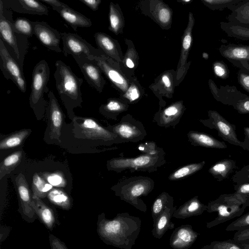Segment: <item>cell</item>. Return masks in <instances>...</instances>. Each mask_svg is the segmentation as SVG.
<instances>
[{
  "mask_svg": "<svg viewBox=\"0 0 249 249\" xmlns=\"http://www.w3.org/2000/svg\"><path fill=\"white\" fill-rule=\"evenodd\" d=\"M142 221L128 213H118L113 219L104 213L98 216L97 232L106 244L121 249H132L139 235Z\"/></svg>",
  "mask_w": 249,
  "mask_h": 249,
  "instance_id": "1",
  "label": "cell"
},
{
  "mask_svg": "<svg viewBox=\"0 0 249 249\" xmlns=\"http://www.w3.org/2000/svg\"><path fill=\"white\" fill-rule=\"evenodd\" d=\"M53 74L55 87L60 98L67 107L80 105L82 102L81 87L83 82L71 67L60 60L55 61Z\"/></svg>",
  "mask_w": 249,
  "mask_h": 249,
  "instance_id": "2",
  "label": "cell"
},
{
  "mask_svg": "<svg viewBox=\"0 0 249 249\" xmlns=\"http://www.w3.org/2000/svg\"><path fill=\"white\" fill-rule=\"evenodd\" d=\"M154 181L151 178L136 176L120 181L112 189L121 200L145 213L146 205L140 197L147 196L154 189Z\"/></svg>",
  "mask_w": 249,
  "mask_h": 249,
  "instance_id": "3",
  "label": "cell"
},
{
  "mask_svg": "<svg viewBox=\"0 0 249 249\" xmlns=\"http://www.w3.org/2000/svg\"><path fill=\"white\" fill-rule=\"evenodd\" d=\"M207 206V212L217 213V216L213 220L206 223L208 229L241 216L248 207L244 199L235 192L221 195L209 202Z\"/></svg>",
  "mask_w": 249,
  "mask_h": 249,
  "instance_id": "4",
  "label": "cell"
},
{
  "mask_svg": "<svg viewBox=\"0 0 249 249\" xmlns=\"http://www.w3.org/2000/svg\"><path fill=\"white\" fill-rule=\"evenodd\" d=\"M164 151L152 155L143 154L134 158H115L107 161L108 170L120 173L124 170L153 172L166 163Z\"/></svg>",
  "mask_w": 249,
  "mask_h": 249,
  "instance_id": "5",
  "label": "cell"
},
{
  "mask_svg": "<svg viewBox=\"0 0 249 249\" xmlns=\"http://www.w3.org/2000/svg\"><path fill=\"white\" fill-rule=\"evenodd\" d=\"M50 74V69L45 60L38 62L33 69L29 101L34 109L43 107L46 103L44 94L50 91L47 87Z\"/></svg>",
  "mask_w": 249,
  "mask_h": 249,
  "instance_id": "6",
  "label": "cell"
},
{
  "mask_svg": "<svg viewBox=\"0 0 249 249\" xmlns=\"http://www.w3.org/2000/svg\"><path fill=\"white\" fill-rule=\"evenodd\" d=\"M108 129L118 136L119 143L137 142L144 139L146 131L142 123L127 114Z\"/></svg>",
  "mask_w": 249,
  "mask_h": 249,
  "instance_id": "7",
  "label": "cell"
},
{
  "mask_svg": "<svg viewBox=\"0 0 249 249\" xmlns=\"http://www.w3.org/2000/svg\"><path fill=\"white\" fill-rule=\"evenodd\" d=\"M0 68L6 79L11 80L21 92H26V83L22 70L19 64L12 57L1 38Z\"/></svg>",
  "mask_w": 249,
  "mask_h": 249,
  "instance_id": "8",
  "label": "cell"
},
{
  "mask_svg": "<svg viewBox=\"0 0 249 249\" xmlns=\"http://www.w3.org/2000/svg\"><path fill=\"white\" fill-rule=\"evenodd\" d=\"M208 118L200 119L199 121L205 126L215 129L219 137L225 141L235 146H241V142L236 133L235 125L231 124L215 110L208 111Z\"/></svg>",
  "mask_w": 249,
  "mask_h": 249,
  "instance_id": "9",
  "label": "cell"
},
{
  "mask_svg": "<svg viewBox=\"0 0 249 249\" xmlns=\"http://www.w3.org/2000/svg\"><path fill=\"white\" fill-rule=\"evenodd\" d=\"M63 43L62 52L65 56H99L103 54L99 49L93 47L81 36L71 33H61Z\"/></svg>",
  "mask_w": 249,
  "mask_h": 249,
  "instance_id": "10",
  "label": "cell"
},
{
  "mask_svg": "<svg viewBox=\"0 0 249 249\" xmlns=\"http://www.w3.org/2000/svg\"><path fill=\"white\" fill-rule=\"evenodd\" d=\"M218 51L221 56L234 66L249 73V45L223 44Z\"/></svg>",
  "mask_w": 249,
  "mask_h": 249,
  "instance_id": "11",
  "label": "cell"
},
{
  "mask_svg": "<svg viewBox=\"0 0 249 249\" xmlns=\"http://www.w3.org/2000/svg\"><path fill=\"white\" fill-rule=\"evenodd\" d=\"M83 121L78 126L82 134L87 139L100 140L110 144L119 143L117 135L100 125L94 120L80 118Z\"/></svg>",
  "mask_w": 249,
  "mask_h": 249,
  "instance_id": "12",
  "label": "cell"
},
{
  "mask_svg": "<svg viewBox=\"0 0 249 249\" xmlns=\"http://www.w3.org/2000/svg\"><path fill=\"white\" fill-rule=\"evenodd\" d=\"M80 68L85 79L89 86L96 91H102L105 81L100 68L86 56H72Z\"/></svg>",
  "mask_w": 249,
  "mask_h": 249,
  "instance_id": "13",
  "label": "cell"
},
{
  "mask_svg": "<svg viewBox=\"0 0 249 249\" xmlns=\"http://www.w3.org/2000/svg\"><path fill=\"white\" fill-rule=\"evenodd\" d=\"M35 35L40 42L49 50L60 53L61 33L44 21H34Z\"/></svg>",
  "mask_w": 249,
  "mask_h": 249,
  "instance_id": "14",
  "label": "cell"
},
{
  "mask_svg": "<svg viewBox=\"0 0 249 249\" xmlns=\"http://www.w3.org/2000/svg\"><path fill=\"white\" fill-rule=\"evenodd\" d=\"M92 60L101 69L109 80L120 89L125 91L128 84L125 79L114 68L112 60L104 54L99 56L89 55L87 56Z\"/></svg>",
  "mask_w": 249,
  "mask_h": 249,
  "instance_id": "15",
  "label": "cell"
},
{
  "mask_svg": "<svg viewBox=\"0 0 249 249\" xmlns=\"http://www.w3.org/2000/svg\"><path fill=\"white\" fill-rule=\"evenodd\" d=\"M199 233L191 225H182L176 228L170 236V246L173 249H189L195 243Z\"/></svg>",
  "mask_w": 249,
  "mask_h": 249,
  "instance_id": "16",
  "label": "cell"
},
{
  "mask_svg": "<svg viewBox=\"0 0 249 249\" xmlns=\"http://www.w3.org/2000/svg\"><path fill=\"white\" fill-rule=\"evenodd\" d=\"M184 110L181 102L175 103L157 112L153 122L160 127H174L179 123Z\"/></svg>",
  "mask_w": 249,
  "mask_h": 249,
  "instance_id": "17",
  "label": "cell"
},
{
  "mask_svg": "<svg viewBox=\"0 0 249 249\" xmlns=\"http://www.w3.org/2000/svg\"><path fill=\"white\" fill-rule=\"evenodd\" d=\"M209 85L214 99L226 105L233 107L239 101L248 97L234 86L227 85L218 88L212 80H209Z\"/></svg>",
  "mask_w": 249,
  "mask_h": 249,
  "instance_id": "18",
  "label": "cell"
},
{
  "mask_svg": "<svg viewBox=\"0 0 249 249\" xmlns=\"http://www.w3.org/2000/svg\"><path fill=\"white\" fill-rule=\"evenodd\" d=\"M3 6L19 13L39 16L48 15L47 7L39 0H10L4 1Z\"/></svg>",
  "mask_w": 249,
  "mask_h": 249,
  "instance_id": "19",
  "label": "cell"
},
{
  "mask_svg": "<svg viewBox=\"0 0 249 249\" xmlns=\"http://www.w3.org/2000/svg\"><path fill=\"white\" fill-rule=\"evenodd\" d=\"M48 109L50 123V136L51 139L59 140L63 121V115L58 101L52 90L48 93Z\"/></svg>",
  "mask_w": 249,
  "mask_h": 249,
  "instance_id": "20",
  "label": "cell"
},
{
  "mask_svg": "<svg viewBox=\"0 0 249 249\" xmlns=\"http://www.w3.org/2000/svg\"><path fill=\"white\" fill-rule=\"evenodd\" d=\"M3 12H0V38L11 47L17 59L19 61L20 53L19 45L24 36L16 33L13 29L12 21L7 19L4 16Z\"/></svg>",
  "mask_w": 249,
  "mask_h": 249,
  "instance_id": "21",
  "label": "cell"
},
{
  "mask_svg": "<svg viewBox=\"0 0 249 249\" xmlns=\"http://www.w3.org/2000/svg\"><path fill=\"white\" fill-rule=\"evenodd\" d=\"M16 183L23 213L28 218H33L35 212L32 206V197L27 180L22 173L17 177Z\"/></svg>",
  "mask_w": 249,
  "mask_h": 249,
  "instance_id": "22",
  "label": "cell"
},
{
  "mask_svg": "<svg viewBox=\"0 0 249 249\" xmlns=\"http://www.w3.org/2000/svg\"><path fill=\"white\" fill-rule=\"evenodd\" d=\"M75 31L78 27H89L92 25L89 18L81 13L69 7L52 8Z\"/></svg>",
  "mask_w": 249,
  "mask_h": 249,
  "instance_id": "23",
  "label": "cell"
},
{
  "mask_svg": "<svg viewBox=\"0 0 249 249\" xmlns=\"http://www.w3.org/2000/svg\"><path fill=\"white\" fill-rule=\"evenodd\" d=\"M207 206L200 202L198 196H195L180 206L174 212L173 217L185 219L199 215L207 210Z\"/></svg>",
  "mask_w": 249,
  "mask_h": 249,
  "instance_id": "24",
  "label": "cell"
},
{
  "mask_svg": "<svg viewBox=\"0 0 249 249\" xmlns=\"http://www.w3.org/2000/svg\"><path fill=\"white\" fill-rule=\"evenodd\" d=\"M176 209L177 206L166 208L153 223L151 232L155 238L160 239L168 230L174 229L175 224L171 218Z\"/></svg>",
  "mask_w": 249,
  "mask_h": 249,
  "instance_id": "25",
  "label": "cell"
},
{
  "mask_svg": "<svg viewBox=\"0 0 249 249\" xmlns=\"http://www.w3.org/2000/svg\"><path fill=\"white\" fill-rule=\"evenodd\" d=\"M187 137L190 143L195 146L215 149H225L226 144L211 135L203 132L191 130L187 133Z\"/></svg>",
  "mask_w": 249,
  "mask_h": 249,
  "instance_id": "26",
  "label": "cell"
},
{
  "mask_svg": "<svg viewBox=\"0 0 249 249\" xmlns=\"http://www.w3.org/2000/svg\"><path fill=\"white\" fill-rule=\"evenodd\" d=\"M230 10L227 18L229 22L249 28V0H241Z\"/></svg>",
  "mask_w": 249,
  "mask_h": 249,
  "instance_id": "27",
  "label": "cell"
},
{
  "mask_svg": "<svg viewBox=\"0 0 249 249\" xmlns=\"http://www.w3.org/2000/svg\"><path fill=\"white\" fill-rule=\"evenodd\" d=\"M195 20L193 15L189 13V22L186 29L182 40V49L180 60V65L178 71V78L182 76L184 70L188 53L192 42V29L194 25Z\"/></svg>",
  "mask_w": 249,
  "mask_h": 249,
  "instance_id": "28",
  "label": "cell"
},
{
  "mask_svg": "<svg viewBox=\"0 0 249 249\" xmlns=\"http://www.w3.org/2000/svg\"><path fill=\"white\" fill-rule=\"evenodd\" d=\"M32 206L41 220L48 228L52 229L55 221V217L52 209L38 197H32Z\"/></svg>",
  "mask_w": 249,
  "mask_h": 249,
  "instance_id": "29",
  "label": "cell"
},
{
  "mask_svg": "<svg viewBox=\"0 0 249 249\" xmlns=\"http://www.w3.org/2000/svg\"><path fill=\"white\" fill-rule=\"evenodd\" d=\"M236 164L234 160L224 159L213 165L209 169V173L219 181L227 178L234 170Z\"/></svg>",
  "mask_w": 249,
  "mask_h": 249,
  "instance_id": "30",
  "label": "cell"
},
{
  "mask_svg": "<svg viewBox=\"0 0 249 249\" xmlns=\"http://www.w3.org/2000/svg\"><path fill=\"white\" fill-rule=\"evenodd\" d=\"M94 37L99 49L112 58L118 59V53L115 41L106 34L97 32Z\"/></svg>",
  "mask_w": 249,
  "mask_h": 249,
  "instance_id": "31",
  "label": "cell"
},
{
  "mask_svg": "<svg viewBox=\"0 0 249 249\" xmlns=\"http://www.w3.org/2000/svg\"><path fill=\"white\" fill-rule=\"evenodd\" d=\"M174 206V198L168 193L163 192L155 199L151 207V216L153 223L167 207Z\"/></svg>",
  "mask_w": 249,
  "mask_h": 249,
  "instance_id": "32",
  "label": "cell"
},
{
  "mask_svg": "<svg viewBox=\"0 0 249 249\" xmlns=\"http://www.w3.org/2000/svg\"><path fill=\"white\" fill-rule=\"evenodd\" d=\"M220 26L228 36L242 40H249V28L224 21L220 22Z\"/></svg>",
  "mask_w": 249,
  "mask_h": 249,
  "instance_id": "33",
  "label": "cell"
},
{
  "mask_svg": "<svg viewBox=\"0 0 249 249\" xmlns=\"http://www.w3.org/2000/svg\"><path fill=\"white\" fill-rule=\"evenodd\" d=\"M22 154V151H17L3 160L0 164V179L10 174L18 165L21 162Z\"/></svg>",
  "mask_w": 249,
  "mask_h": 249,
  "instance_id": "34",
  "label": "cell"
},
{
  "mask_svg": "<svg viewBox=\"0 0 249 249\" xmlns=\"http://www.w3.org/2000/svg\"><path fill=\"white\" fill-rule=\"evenodd\" d=\"M30 132L31 130L24 129L4 138L0 142V149H10L19 146Z\"/></svg>",
  "mask_w": 249,
  "mask_h": 249,
  "instance_id": "35",
  "label": "cell"
},
{
  "mask_svg": "<svg viewBox=\"0 0 249 249\" xmlns=\"http://www.w3.org/2000/svg\"><path fill=\"white\" fill-rule=\"evenodd\" d=\"M205 163V161H202L187 164L172 173L168 176V179L171 181H175L185 178L200 171Z\"/></svg>",
  "mask_w": 249,
  "mask_h": 249,
  "instance_id": "36",
  "label": "cell"
},
{
  "mask_svg": "<svg viewBox=\"0 0 249 249\" xmlns=\"http://www.w3.org/2000/svg\"><path fill=\"white\" fill-rule=\"evenodd\" d=\"M53 189V186L39 176L35 173L33 177L32 189V197L42 198L47 196L49 192Z\"/></svg>",
  "mask_w": 249,
  "mask_h": 249,
  "instance_id": "37",
  "label": "cell"
},
{
  "mask_svg": "<svg viewBox=\"0 0 249 249\" xmlns=\"http://www.w3.org/2000/svg\"><path fill=\"white\" fill-rule=\"evenodd\" d=\"M127 105L116 99H109L107 103L101 106V111L107 116L117 120L116 116L120 113L125 111Z\"/></svg>",
  "mask_w": 249,
  "mask_h": 249,
  "instance_id": "38",
  "label": "cell"
},
{
  "mask_svg": "<svg viewBox=\"0 0 249 249\" xmlns=\"http://www.w3.org/2000/svg\"><path fill=\"white\" fill-rule=\"evenodd\" d=\"M13 29L18 34L27 38L35 35L34 21L25 18H18L12 21Z\"/></svg>",
  "mask_w": 249,
  "mask_h": 249,
  "instance_id": "39",
  "label": "cell"
},
{
  "mask_svg": "<svg viewBox=\"0 0 249 249\" xmlns=\"http://www.w3.org/2000/svg\"><path fill=\"white\" fill-rule=\"evenodd\" d=\"M47 197L53 204L64 209H69L71 206L70 197L63 190L57 188L52 189Z\"/></svg>",
  "mask_w": 249,
  "mask_h": 249,
  "instance_id": "40",
  "label": "cell"
},
{
  "mask_svg": "<svg viewBox=\"0 0 249 249\" xmlns=\"http://www.w3.org/2000/svg\"><path fill=\"white\" fill-rule=\"evenodd\" d=\"M241 0H203V3L213 10H222L231 8L239 3Z\"/></svg>",
  "mask_w": 249,
  "mask_h": 249,
  "instance_id": "41",
  "label": "cell"
},
{
  "mask_svg": "<svg viewBox=\"0 0 249 249\" xmlns=\"http://www.w3.org/2000/svg\"><path fill=\"white\" fill-rule=\"evenodd\" d=\"M201 249H242L233 239L214 241L203 246Z\"/></svg>",
  "mask_w": 249,
  "mask_h": 249,
  "instance_id": "42",
  "label": "cell"
},
{
  "mask_svg": "<svg viewBox=\"0 0 249 249\" xmlns=\"http://www.w3.org/2000/svg\"><path fill=\"white\" fill-rule=\"evenodd\" d=\"M109 29L114 33H118L121 25L120 14L115 5L111 2L109 5Z\"/></svg>",
  "mask_w": 249,
  "mask_h": 249,
  "instance_id": "43",
  "label": "cell"
},
{
  "mask_svg": "<svg viewBox=\"0 0 249 249\" xmlns=\"http://www.w3.org/2000/svg\"><path fill=\"white\" fill-rule=\"evenodd\" d=\"M41 175L43 178L52 186L65 187L66 185V180L61 172L43 173Z\"/></svg>",
  "mask_w": 249,
  "mask_h": 249,
  "instance_id": "44",
  "label": "cell"
},
{
  "mask_svg": "<svg viewBox=\"0 0 249 249\" xmlns=\"http://www.w3.org/2000/svg\"><path fill=\"white\" fill-rule=\"evenodd\" d=\"M249 227V212L241 215L230 224L226 228V231H238Z\"/></svg>",
  "mask_w": 249,
  "mask_h": 249,
  "instance_id": "45",
  "label": "cell"
},
{
  "mask_svg": "<svg viewBox=\"0 0 249 249\" xmlns=\"http://www.w3.org/2000/svg\"><path fill=\"white\" fill-rule=\"evenodd\" d=\"M214 74L218 78L226 79L229 76L230 71L227 66L222 61H216L213 64Z\"/></svg>",
  "mask_w": 249,
  "mask_h": 249,
  "instance_id": "46",
  "label": "cell"
},
{
  "mask_svg": "<svg viewBox=\"0 0 249 249\" xmlns=\"http://www.w3.org/2000/svg\"><path fill=\"white\" fill-rule=\"evenodd\" d=\"M232 181L235 184L249 182V165L236 171L232 177Z\"/></svg>",
  "mask_w": 249,
  "mask_h": 249,
  "instance_id": "47",
  "label": "cell"
},
{
  "mask_svg": "<svg viewBox=\"0 0 249 249\" xmlns=\"http://www.w3.org/2000/svg\"><path fill=\"white\" fill-rule=\"evenodd\" d=\"M138 149L143 154H156L164 151L162 148L158 146L153 142H147L141 143Z\"/></svg>",
  "mask_w": 249,
  "mask_h": 249,
  "instance_id": "48",
  "label": "cell"
},
{
  "mask_svg": "<svg viewBox=\"0 0 249 249\" xmlns=\"http://www.w3.org/2000/svg\"><path fill=\"white\" fill-rule=\"evenodd\" d=\"M234 188L235 192L244 199L249 207V182L235 184Z\"/></svg>",
  "mask_w": 249,
  "mask_h": 249,
  "instance_id": "49",
  "label": "cell"
},
{
  "mask_svg": "<svg viewBox=\"0 0 249 249\" xmlns=\"http://www.w3.org/2000/svg\"><path fill=\"white\" fill-rule=\"evenodd\" d=\"M237 80L240 85L249 92V73L239 69L237 72Z\"/></svg>",
  "mask_w": 249,
  "mask_h": 249,
  "instance_id": "50",
  "label": "cell"
},
{
  "mask_svg": "<svg viewBox=\"0 0 249 249\" xmlns=\"http://www.w3.org/2000/svg\"><path fill=\"white\" fill-rule=\"evenodd\" d=\"M233 240L237 243L249 241V227L237 231L233 235Z\"/></svg>",
  "mask_w": 249,
  "mask_h": 249,
  "instance_id": "51",
  "label": "cell"
},
{
  "mask_svg": "<svg viewBox=\"0 0 249 249\" xmlns=\"http://www.w3.org/2000/svg\"><path fill=\"white\" fill-rule=\"evenodd\" d=\"M156 15L158 20L162 24L168 23L171 19V13L169 9L165 7H160L157 11Z\"/></svg>",
  "mask_w": 249,
  "mask_h": 249,
  "instance_id": "52",
  "label": "cell"
},
{
  "mask_svg": "<svg viewBox=\"0 0 249 249\" xmlns=\"http://www.w3.org/2000/svg\"><path fill=\"white\" fill-rule=\"evenodd\" d=\"M233 107L240 114L249 113V96L239 101Z\"/></svg>",
  "mask_w": 249,
  "mask_h": 249,
  "instance_id": "53",
  "label": "cell"
},
{
  "mask_svg": "<svg viewBox=\"0 0 249 249\" xmlns=\"http://www.w3.org/2000/svg\"><path fill=\"white\" fill-rule=\"evenodd\" d=\"M139 96V92L135 86H131L124 94L125 98L130 102H133L138 99Z\"/></svg>",
  "mask_w": 249,
  "mask_h": 249,
  "instance_id": "54",
  "label": "cell"
},
{
  "mask_svg": "<svg viewBox=\"0 0 249 249\" xmlns=\"http://www.w3.org/2000/svg\"><path fill=\"white\" fill-rule=\"evenodd\" d=\"M49 239L52 249H67L65 245L53 235H50Z\"/></svg>",
  "mask_w": 249,
  "mask_h": 249,
  "instance_id": "55",
  "label": "cell"
},
{
  "mask_svg": "<svg viewBox=\"0 0 249 249\" xmlns=\"http://www.w3.org/2000/svg\"><path fill=\"white\" fill-rule=\"evenodd\" d=\"M92 11L98 10L99 6L101 2L100 0H79Z\"/></svg>",
  "mask_w": 249,
  "mask_h": 249,
  "instance_id": "56",
  "label": "cell"
},
{
  "mask_svg": "<svg viewBox=\"0 0 249 249\" xmlns=\"http://www.w3.org/2000/svg\"><path fill=\"white\" fill-rule=\"evenodd\" d=\"M39 1L51 5L52 8L69 7L67 4L57 0H39Z\"/></svg>",
  "mask_w": 249,
  "mask_h": 249,
  "instance_id": "57",
  "label": "cell"
},
{
  "mask_svg": "<svg viewBox=\"0 0 249 249\" xmlns=\"http://www.w3.org/2000/svg\"><path fill=\"white\" fill-rule=\"evenodd\" d=\"M245 138L243 142H241L240 147L244 150L249 151V127H244Z\"/></svg>",
  "mask_w": 249,
  "mask_h": 249,
  "instance_id": "58",
  "label": "cell"
},
{
  "mask_svg": "<svg viewBox=\"0 0 249 249\" xmlns=\"http://www.w3.org/2000/svg\"><path fill=\"white\" fill-rule=\"evenodd\" d=\"M162 81L167 88L171 86V82L169 77L166 75H163L162 77Z\"/></svg>",
  "mask_w": 249,
  "mask_h": 249,
  "instance_id": "59",
  "label": "cell"
},
{
  "mask_svg": "<svg viewBox=\"0 0 249 249\" xmlns=\"http://www.w3.org/2000/svg\"><path fill=\"white\" fill-rule=\"evenodd\" d=\"M237 243L242 249H249V241Z\"/></svg>",
  "mask_w": 249,
  "mask_h": 249,
  "instance_id": "60",
  "label": "cell"
},
{
  "mask_svg": "<svg viewBox=\"0 0 249 249\" xmlns=\"http://www.w3.org/2000/svg\"><path fill=\"white\" fill-rule=\"evenodd\" d=\"M126 65L129 68H133L134 67V64L133 62L130 58L126 59Z\"/></svg>",
  "mask_w": 249,
  "mask_h": 249,
  "instance_id": "61",
  "label": "cell"
},
{
  "mask_svg": "<svg viewBox=\"0 0 249 249\" xmlns=\"http://www.w3.org/2000/svg\"><path fill=\"white\" fill-rule=\"evenodd\" d=\"M203 56L205 59H208V54L207 53H203Z\"/></svg>",
  "mask_w": 249,
  "mask_h": 249,
  "instance_id": "62",
  "label": "cell"
},
{
  "mask_svg": "<svg viewBox=\"0 0 249 249\" xmlns=\"http://www.w3.org/2000/svg\"><path fill=\"white\" fill-rule=\"evenodd\" d=\"M182 1H184V2H188L190 1V0H182Z\"/></svg>",
  "mask_w": 249,
  "mask_h": 249,
  "instance_id": "63",
  "label": "cell"
}]
</instances>
